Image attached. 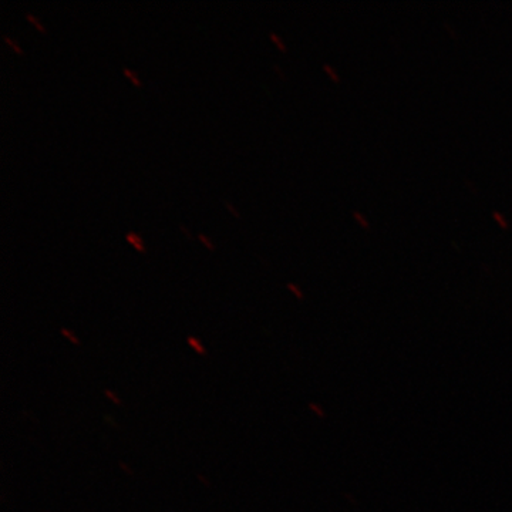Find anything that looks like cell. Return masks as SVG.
Masks as SVG:
<instances>
[{"label": "cell", "instance_id": "cell-1", "mask_svg": "<svg viewBox=\"0 0 512 512\" xmlns=\"http://www.w3.org/2000/svg\"><path fill=\"white\" fill-rule=\"evenodd\" d=\"M188 345L191 346L192 349L195 350V352L198 353V355L205 356L207 355V349L202 346V343L197 338H194V336H190V338L187 339Z\"/></svg>", "mask_w": 512, "mask_h": 512}, {"label": "cell", "instance_id": "cell-2", "mask_svg": "<svg viewBox=\"0 0 512 512\" xmlns=\"http://www.w3.org/2000/svg\"><path fill=\"white\" fill-rule=\"evenodd\" d=\"M126 239L130 244L134 245V248H136L137 251L143 252V254L146 252L144 251L143 244H141L140 235H137L136 232H128Z\"/></svg>", "mask_w": 512, "mask_h": 512}, {"label": "cell", "instance_id": "cell-3", "mask_svg": "<svg viewBox=\"0 0 512 512\" xmlns=\"http://www.w3.org/2000/svg\"><path fill=\"white\" fill-rule=\"evenodd\" d=\"M104 396L107 397V399L110 400V402H113V403H116V404H121V400H120V397L117 396V393H114L113 390H104Z\"/></svg>", "mask_w": 512, "mask_h": 512}, {"label": "cell", "instance_id": "cell-4", "mask_svg": "<svg viewBox=\"0 0 512 512\" xmlns=\"http://www.w3.org/2000/svg\"><path fill=\"white\" fill-rule=\"evenodd\" d=\"M25 16H26V18H28L30 20V22L33 23V25L36 26L37 30H40V32H43V33L46 32V29L43 28L42 25H40L39 20H37L36 16H33L32 13H29V12H26Z\"/></svg>", "mask_w": 512, "mask_h": 512}, {"label": "cell", "instance_id": "cell-5", "mask_svg": "<svg viewBox=\"0 0 512 512\" xmlns=\"http://www.w3.org/2000/svg\"><path fill=\"white\" fill-rule=\"evenodd\" d=\"M60 332H62L64 338L69 339L70 342L73 343V345H80L79 339H77L72 332H69V330L63 328L62 330H60Z\"/></svg>", "mask_w": 512, "mask_h": 512}, {"label": "cell", "instance_id": "cell-6", "mask_svg": "<svg viewBox=\"0 0 512 512\" xmlns=\"http://www.w3.org/2000/svg\"><path fill=\"white\" fill-rule=\"evenodd\" d=\"M124 74H127L128 77H130L131 82L136 84V86H140V80L137 79L136 74L133 72H130V70L127 69V67H123Z\"/></svg>", "mask_w": 512, "mask_h": 512}, {"label": "cell", "instance_id": "cell-7", "mask_svg": "<svg viewBox=\"0 0 512 512\" xmlns=\"http://www.w3.org/2000/svg\"><path fill=\"white\" fill-rule=\"evenodd\" d=\"M2 37H3V39H5V40H6V42H8V43H9V45H10V46H12V47H13V49H15V52H16V53H20V55H22L23 50H22V49H20V47H19L18 45H16V43H15V42H13V40H12V39H10V37H9L8 35H2Z\"/></svg>", "mask_w": 512, "mask_h": 512}, {"label": "cell", "instance_id": "cell-8", "mask_svg": "<svg viewBox=\"0 0 512 512\" xmlns=\"http://www.w3.org/2000/svg\"><path fill=\"white\" fill-rule=\"evenodd\" d=\"M198 239H200V241L202 242V244H204V245H205V247H207L208 249H212V248H214V245H212V244H211L210 239H208L207 237H205V235L198 234Z\"/></svg>", "mask_w": 512, "mask_h": 512}, {"label": "cell", "instance_id": "cell-9", "mask_svg": "<svg viewBox=\"0 0 512 512\" xmlns=\"http://www.w3.org/2000/svg\"><path fill=\"white\" fill-rule=\"evenodd\" d=\"M269 35H271V39L274 40L276 46H278L279 49L282 50V52H285V46L282 45V42L281 40L278 39V36H276L274 32L269 33Z\"/></svg>", "mask_w": 512, "mask_h": 512}, {"label": "cell", "instance_id": "cell-10", "mask_svg": "<svg viewBox=\"0 0 512 512\" xmlns=\"http://www.w3.org/2000/svg\"><path fill=\"white\" fill-rule=\"evenodd\" d=\"M288 288H289V289H291V291H292L293 293H296V296H298V298H299V299H301V298H302V293H301V291H299V289H298V288H296V286H295V285H293V284H288Z\"/></svg>", "mask_w": 512, "mask_h": 512}, {"label": "cell", "instance_id": "cell-11", "mask_svg": "<svg viewBox=\"0 0 512 512\" xmlns=\"http://www.w3.org/2000/svg\"><path fill=\"white\" fill-rule=\"evenodd\" d=\"M325 69H326V72H328L329 74H332L333 80H336V82H338V77H336V74L333 73L332 67H329L328 64H325Z\"/></svg>", "mask_w": 512, "mask_h": 512}, {"label": "cell", "instance_id": "cell-12", "mask_svg": "<svg viewBox=\"0 0 512 512\" xmlns=\"http://www.w3.org/2000/svg\"><path fill=\"white\" fill-rule=\"evenodd\" d=\"M225 205H227L228 210L231 211L232 214L235 215V217L239 218L238 212L235 211L234 208H232L231 202L225 201Z\"/></svg>", "mask_w": 512, "mask_h": 512}]
</instances>
